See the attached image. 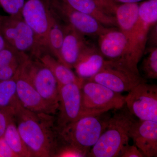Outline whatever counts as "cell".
<instances>
[{"label":"cell","instance_id":"ffe728a7","mask_svg":"<svg viewBox=\"0 0 157 157\" xmlns=\"http://www.w3.org/2000/svg\"><path fill=\"white\" fill-rule=\"evenodd\" d=\"M64 26L65 24L54 14L53 20L47 34L46 42L48 52L58 60L59 58L64 37Z\"/></svg>","mask_w":157,"mask_h":157},{"label":"cell","instance_id":"8fae6325","mask_svg":"<svg viewBox=\"0 0 157 157\" xmlns=\"http://www.w3.org/2000/svg\"><path fill=\"white\" fill-rule=\"evenodd\" d=\"M82 82L59 85L58 108L55 118L58 132L81 116Z\"/></svg>","mask_w":157,"mask_h":157},{"label":"cell","instance_id":"e0dca14e","mask_svg":"<svg viewBox=\"0 0 157 157\" xmlns=\"http://www.w3.org/2000/svg\"><path fill=\"white\" fill-rule=\"evenodd\" d=\"M65 33L58 60L68 67L74 68L88 44L84 35L65 24Z\"/></svg>","mask_w":157,"mask_h":157},{"label":"cell","instance_id":"1f68e13d","mask_svg":"<svg viewBox=\"0 0 157 157\" xmlns=\"http://www.w3.org/2000/svg\"><path fill=\"white\" fill-rule=\"evenodd\" d=\"M113 2L116 3H121L122 4L125 3H138L139 2L143 0H111Z\"/></svg>","mask_w":157,"mask_h":157},{"label":"cell","instance_id":"2e32d148","mask_svg":"<svg viewBox=\"0 0 157 157\" xmlns=\"http://www.w3.org/2000/svg\"><path fill=\"white\" fill-rule=\"evenodd\" d=\"M98 36L99 49L104 57L109 60L121 62L128 46L124 34L120 29L107 28Z\"/></svg>","mask_w":157,"mask_h":157},{"label":"cell","instance_id":"4dcf8cb0","mask_svg":"<svg viewBox=\"0 0 157 157\" xmlns=\"http://www.w3.org/2000/svg\"><path fill=\"white\" fill-rule=\"evenodd\" d=\"M1 16H0V20H1ZM9 44L6 42V39H5L4 36H3L2 31H1V27H0V51L5 48Z\"/></svg>","mask_w":157,"mask_h":157},{"label":"cell","instance_id":"4316f807","mask_svg":"<svg viewBox=\"0 0 157 157\" xmlns=\"http://www.w3.org/2000/svg\"><path fill=\"white\" fill-rule=\"evenodd\" d=\"M25 0H0V6L9 15L21 16Z\"/></svg>","mask_w":157,"mask_h":157},{"label":"cell","instance_id":"6da1fadb","mask_svg":"<svg viewBox=\"0 0 157 157\" xmlns=\"http://www.w3.org/2000/svg\"><path fill=\"white\" fill-rule=\"evenodd\" d=\"M14 120L32 157H55L59 136L54 116L35 113L19 104L14 109Z\"/></svg>","mask_w":157,"mask_h":157},{"label":"cell","instance_id":"277c9868","mask_svg":"<svg viewBox=\"0 0 157 157\" xmlns=\"http://www.w3.org/2000/svg\"><path fill=\"white\" fill-rule=\"evenodd\" d=\"M106 113L81 117L58 131L59 136L88 155L107 126L110 116Z\"/></svg>","mask_w":157,"mask_h":157},{"label":"cell","instance_id":"f546056e","mask_svg":"<svg viewBox=\"0 0 157 157\" xmlns=\"http://www.w3.org/2000/svg\"><path fill=\"white\" fill-rule=\"evenodd\" d=\"M0 157H17L3 137H0Z\"/></svg>","mask_w":157,"mask_h":157},{"label":"cell","instance_id":"7c38bea8","mask_svg":"<svg viewBox=\"0 0 157 157\" xmlns=\"http://www.w3.org/2000/svg\"><path fill=\"white\" fill-rule=\"evenodd\" d=\"M21 16L48 51L47 35L54 17L49 0H25Z\"/></svg>","mask_w":157,"mask_h":157},{"label":"cell","instance_id":"d6986e66","mask_svg":"<svg viewBox=\"0 0 157 157\" xmlns=\"http://www.w3.org/2000/svg\"><path fill=\"white\" fill-rule=\"evenodd\" d=\"M38 59L50 69L59 85L81 83L83 81V79L78 77L72 69L57 59L49 52L43 53Z\"/></svg>","mask_w":157,"mask_h":157},{"label":"cell","instance_id":"8992f818","mask_svg":"<svg viewBox=\"0 0 157 157\" xmlns=\"http://www.w3.org/2000/svg\"><path fill=\"white\" fill-rule=\"evenodd\" d=\"M81 117L97 115L120 109L125 105V96L98 82L83 79L80 86Z\"/></svg>","mask_w":157,"mask_h":157},{"label":"cell","instance_id":"f1b7e54d","mask_svg":"<svg viewBox=\"0 0 157 157\" xmlns=\"http://www.w3.org/2000/svg\"><path fill=\"white\" fill-rule=\"evenodd\" d=\"M121 157H144L143 155L135 145H127L124 150Z\"/></svg>","mask_w":157,"mask_h":157},{"label":"cell","instance_id":"cb8c5ba5","mask_svg":"<svg viewBox=\"0 0 157 157\" xmlns=\"http://www.w3.org/2000/svg\"><path fill=\"white\" fill-rule=\"evenodd\" d=\"M87 154L70 144L65 142L60 137L59 143L55 157H87Z\"/></svg>","mask_w":157,"mask_h":157},{"label":"cell","instance_id":"9a60e30c","mask_svg":"<svg viewBox=\"0 0 157 157\" xmlns=\"http://www.w3.org/2000/svg\"><path fill=\"white\" fill-rule=\"evenodd\" d=\"M73 9L94 17L105 26L118 27L110 0H62Z\"/></svg>","mask_w":157,"mask_h":157},{"label":"cell","instance_id":"44dd1931","mask_svg":"<svg viewBox=\"0 0 157 157\" xmlns=\"http://www.w3.org/2000/svg\"><path fill=\"white\" fill-rule=\"evenodd\" d=\"M3 137L17 157H32L20 135L14 119L8 125Z\"/></svg>","mask_w":157,"mask_h":157},{"label":"cell","instance_id":"d4e9b609","mask_svg":"<svg viewBox=\"0 0 157 157\" xmlns=\"http://www.w3.org/2000/svg\"><path fill=\"white\" fill-rule=\"evenodd\" d=\"M29 56L28 55H24L20 58L0 69V82L14 78L22 62Z\"/></svg>","mask_w":157,"mask_h":157},{"label":"cell","instance_id":"484cf974","mask_svg":"<svg viewBox=\"0 0 157 157\" xmlns=\"http://www.w3.org/2000/svg\"><path fill=\"white\" fill-rule=\"evenodd\" d=\"M25 54L17 51L8 45L0 51V69L20 58Z\"/></svg>","mask_w":157,"mask_h":157},{"label":"cell","instance_id":"5bb4252c","mask_svg":"<svg viewBox=\"0 0 157 157\" xmlns=\"http://www.w3.org/2000/svg\"><path fill=\"white\" fill-rule=\"evenodd\" d=\"M129 136L144 156L157 157V122L136 121Z\"/></svg>","mask_w":157,"mask_h":157},{"label":"cell","instance_id":"9c48e42d","mask_svg":"<svg viewBox=\"0 0 157 157\" xmlns=\"http://www.w3.org/2000/svg\"><path fill=\"white\" fill-rule=\"evenodd\" d=\"M129 112L138 120L157 122V86L145 82L129 91L125 97Z\"/></svg>","mask_w":157,"mask_h":157},{"label":"cell","instance_id":"ac0fdd59","mask_svg":"<svg viewBox=\"0 0 157 157\" xmlns=\"http://www.w3.org/2000/svg\"><path fill=\"white\" fill-rule=\"evenodd\" d=\"M106 61L99 48L88 45L74 68L78 77L89 79L102 69Z\"/></svg>","mask_w":157,"mask_h":157},{"label":"cell","instance_id":"4fadbf2b","mask_svg":"<svg viewBox=\"0 0 157 157\" xmlns=\"http://www.w3.org/2000/svg\"><path fill=\"white\" fill-rule=\"evenodd\" d=\"M15 78L17 99L23 108L39 114H56L57 109L42 98L21 72L20 68Z\"/></svg>","mask_w":157,"mask_h":157},{"label":"cell","instance_id":"83f0119b","mask_svg":"<svg viewBox=\"0 0 157 157\" xmlns=\"http://www.w3.org/2000/svg\"><path fill=\"white\" fill-rule=\"evenodd\" d=\"M14 112L0 109V137H2L8 125L14 119Z\"/></svg>","mask_w":157,"mask_h":157},{"label":"cell","instance_id":"5b68a950","mask_svg":"<svg viewBox=\"0 0 157 157\" xmlns=\"http://www.w3.org/2000/svg\"><path fill=\"white\" fill-rule=\"evenodd\" d=\"M0 27L6 42L17 51L37 59L48 52L22 16H1Z\"/></svg>","mask_w":157,"mask_h":157},{"label":"cell","instance_id":"603a6c76","mask_svg":"<svg viewBox=\"0 0 157 157\" xmlns=\"http://www.w3.org/2000/svg\"><path fill=\"white\" fill-rule=\"evenodd\" d=\"M142 69L146 78L149 79L157 78V46L151 47L149 49L148 55L142 63Z\"/></svg>","mask_w":157,"mask_h":157},{"label":"cell","instance_id":"d6a6232c","mask_svg":"<svg viewBox=\"0 0 157 157\" xmlns=\"http://www.w3.org/2000/svg\"><path fill=\"white\" fill-rule=\"evenodd\" d=\"M1 16V14H0V16Z\"/></svg>","mask_w":157,"mask_h":157},{"label":"cell","instance_id":"7402d4cb","mask_svg":"<svg viewBox=\"0 0 157 157\" xmlns=\"http://www.w3.org/2000/svg\"><path fill=\"white\" fill-rule=\"evenodd\" d=\"M16 78L0 82V109L14 112L18 104Z\"/></svg>","mask_w":157,"mask_h":157},{"label":"cell","instance_id":"30bf717a","mask_svg":"<svg viewBox=\"0 0 157 157\" xmlns=\"http://www.w3.org/2000/svg\"><path fill=\"white\" fill-rule=\"evenodd\" d=\"M54 14L65 24L84 36H98L107 29L94 17L77 11L62 0H49Z\"/></svg>","mask_w":157,"mask_h":157},{"label":"cell","instance_id":"3957f363","mask_svg":"<svg viewBox=\"0 0 157 157\" xmlns=\"http://www.w3.org/2000/svg\"><path fill=\"white\" fill-rule=\"evenodd\" d=\"M157 0H147L139 5L138 18L128 41L126 52L121 63L140 74L137 65L145 52L148 33L157 24Z\"/></svg>","mask_w":157,"mask_h":157},{"label":"cell","instance_id":"7a4b0ae2","mask_svg":"<svg viewBox=\"0 0 157 157\" xmlns=\"http://www.w3.org/2000/svg\"><path fill=\"white\" fill-rule=\"evenodd\" d=\"M116 110L87 157H120L125 147L128 145L131 128L137 120L129 112L125 104Z\"/></svg>","mask_w":157,"mask_h":157},{"label":"cell","instance_id":"52a82bcc","mask_svg":"<svg viewBox=\"0 0 157 157\" xmlns=\"http://www.w3.org/2000/svg\"><path fill=\"white\" fill-rule=\"evenodd\" d=\"M20 70L42 98L58 110L59 84L50 69L39 59L28 56Z\"/></svg>","mask_w":157,"mask_h":157},{"label":"cell","instance_id":"ba28073f","mask_svg":"<svg viewBox=\"0 0 157 157\" xmlns=\"http://www.w3.org/2000/svg\"><path fill=\"white\" fill-rule=\"evenodd\" d=\"M115 92H128L137 85L145 82L140 76L117 61L106 60L102 69L89 78Z\"/></svg>","mask_w":157,"mask_h":157}]
</instances>
